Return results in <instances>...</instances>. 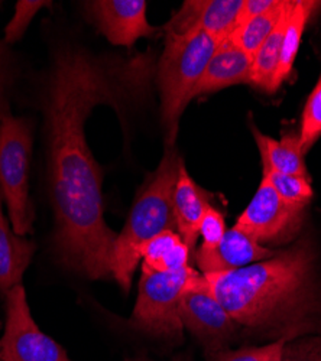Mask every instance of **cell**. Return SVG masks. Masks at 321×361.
Returning a JSON list of instances; mask_svg holds the SVG:
<instances>
[{
  "instance_id": "6da1fadb",
  "label": "cell",
  "mask_w": 321,
  "mask_h": 361,
  "mask_svg": "<svg viewBox=\"0 0 321 361\" xmlns=\"http://www.w3.org/2000/svg\"><path fill=\"white\" fill-rule=\"evenodd\" d=\"M155 54H95L63 44L40 87L47 140V176L55 214L54 252L61 264L89 279L111 275L118 233L104 220L103 172L87 145L85 122L100 104L110 106L123 130L128 116L151 99Z\"/></svg>"
},
{
  "instance_id": "7a4b0ae2",
  "label": "cell",
  "mask_w": 321,
  "mask_h": 361,
  "mask_svg": "<svg viewBox=\"0 0 321 361\" xmlns=\"http://www.w3.org/2000/svg\"><path fill=\"white\" fill-rule=\"evenodd\" d=\"M202 278L230 317L255 333L291 341L321 331V285L310 237L271 259Z\"/></svg>"
},
{
  "instance_id": "3957f363",
  "label": "cell",
  "mask_w": 321,
  "mask_h": 361,
  "mask_svg": "<svg viewBox=\"0 0 321 361\" xmlns=\"http://www.w3.org/2000/svg\"><path fill=\"white\" fill-rule=\"evenodd\" d=\"M184 159L175 147H165L158 168L138 191L129 217L113 246L111 276L129 293L142 250L164 231H177L172 195Z\"/></svg>"
},
{
  "instance_id": "277c9868",
  "label": "cell",
  "mask_w": 321,
  "mask_h": 361,
  "mask_svg": "<svg viewBox=\"0 0 321 361\" xmlns=\"http://www.w3.org/2000/svg\"><path fill=\"white\" fill-rule=\"evenodd\" d=\"M165 34L164 51L157 64V85L161 96V125L165 147H175L180 120L206 71L219 44L200 29Z\"/></svg>"
},
{
  "instance_id": "5b68a950",
  "label": "cell",
  "mask_w": 321,
  "mask_h": 361,
  "mask_svg": "<svg viewBox=\"0 0 321 361\" xmlns=\"http://www.w3.org/2000/svg\"><path fill=\"white\" fill-rule=\"evenodd\" d=\"M201 276L187 266L177 272H151L142 269L139 292L129 324L150 336L171 343L183 340L180 302L183 295Z\"/></svg>"
},
{
  "instance_id": "8992f818",
  "label": "cell",
  "mask_w": 321,
  "mask_h": 361,
  "mask_svg": "<svg viewBox=\"0 0 321 361\" xmlns=\"http://www.w3.org/2000/svg\"><path fill=\"white\" fill-rule=\"evenodd\" d=\"M32 125L9 116L0 126V197L8 208L12 228L19 235L32 230L34 204L29 197V168L32 157Z\"/></svg>"
},
{
  "instance_id": "52a82bcc",
  "label": "cell",
  "mask_w": 321,
  "mask_h": 361,
  "mask_svg": "<svg viewBox=\"0 0 321 361\" xmlns=\"http://www.w3.org/2000/svg\"><path fill=\"white\" fill-rule=\"evenodd\" d=\"M5 312V333L0 338V354L5 361H71L66 350L34 321L23 285L6 293Z\"/></svg>"
},
{
  "instance_id": "ba28073f",
  "label": "cell",
  "mask_w": 321,
  "mask_h": 361,
  "mask_svg": "<svg viewBox=\"0 0 321 361\" xmlns=\"http://www.w3.org/2000/svg\"><path fill=\"white\" fill-rule=\"evenodd\" d=\"M304 212V208L286 204L268 180L262 178L256 194L238 219L235 227L259 245L288 243L298 234Z\"/></svg>"
},
{
  "instance_id": "9c48e42d",
  "label": "cell",
  "mask_w": 321,
  "mask_h": 361,
  "mask_svg": "<svg viewBox=\"0 0 321 361\" xmlns=\"http://www.w3.org/2000/svg\"><path fill=\"white\" fill-rule=\"evenodd\" d=\"M180 318L183 326L187 328L209 353L226 350L227 343L241 326L209 292L202 274L183 295Z\"/></svg>"
},
{
  "instance_id": "30bf717a",
  "label": "cell",
  "mask_w": 321,
  "mask_h": 361,
  "mask_svg": "<svg viewBox=\"0 0 321 361\" xmlns=\"http://www.w3.org/2000/svg\"><path fill=\"white\" fill-rule=\"evenodd\" d=\"M83 5L87 18L111 45L132 49L138 39L162 32L150 23L145 0H92Z\"/></svg>"
},
{
  "instance_id": "8fae6325",
  "label": "cell",
  "mask_w": 321,
  "mask_h": 361,
  "mask_svg": "<svg viewBox=\"0 0 321 361\" xmlns=\"http://www.w3.org/2000/svg\"><path fill=\"white\" fill-rule=\"evenodd\" d=\"M242 6L243 0H187L162 29L175 32L200 29L222 44L236 29Z\"/></svg>"
},
{
  "instance_id": "7c38bea8",
  "label": "cell",
  "mask_w": 321,
  "mask_h": 361,
  "mask_svg": "<svg viewBox=\"0 0 321 361\" xmlns=\"http://www.w3.org/2000/svg\"><path fill=\"white\" fill-rule=\"evenodd\" d=\"M277 252L278 250L259 245L248 234L233 226V228L226 231L216 249L210 252L197 249L193 256L201 274H219L271 259Z\"/></svg>"
},
{
  "instance_id": "4fadbf2b",
  "label": "cell",
  "mask_w": 321,
  "mask_h": 361,
  "mask_svg": "<svg viewBox=\"0 0 321 361\" xmlns=\"http://www.w3.org/2000/svg\"><path fill=\"white\" fill-rule=\"evenodd\" d=\"M252 56L230 39L219 44L210 63L198 81L193 99L220 92L223 88L250 84Z\"/></svg>"
},
{
  "instance_id": "5bb4252c",
  "label": "cell",
  "mask_w": 321,
  "mask_h": 361,
  "mask_svg": "<svg viewBox=\"0 0 321 361\" xmlns=\"http://www.w3.org/2000/svg\"><path fill=\"white\" fill-rule=\"evenodd\" d=\"M212 200L213 195L195 183L183 164L175 184L172 205L177 231L193 253L200 237L201 221L212 207Z\"/></svg>"
},
{
  "instance_id": "9a60e30c",
  "label": "cell",
  "mask_w": 321,
  "mask_h": 361,
  "mask_svg": "<svg viewBox=\"0 0 321 361\" xmlns=\"http://www.w3.org/2000/svg\"><path fill=\"white\" fill-rule=\"evenodd\" d=\"M4 200L0 197V296L18 285L35 253V245L13 231L4 212Z\"/></svg>"
},
{
  "instance_id": "2e32d148",
  "label": "cell",
  "mask_w": 321,
  "mask_h": 361,
  "mask_svg": "<svg viewBox=\"0 0 321 361\" xmlns=\"http://www.w3.org/2000/svg\"><path fill=\"white\" fill-rule=\"evenodd\" d=\"M250 130L258 145L264 169L311 179L304 161L305 155L301 149L300 133L297 130H284L279 140L264 135L252 122Z\"/></svg>"
},
{
  "instance_id": "e0dca14e",
  "label": "cell",
  "mask_w": 321,
  "mask_h": 361,
  "mask_svg": "<svg viewBox=\"0 0 321 361\" xmlns=\"http://www.w3.org/2000/svg\"><path fill=\"white\" fill-rule=\"evenodd\" d=\"M320 8L321 2H315V0H291L284 31L281 58L272 84V93L277 92L293 71L305 27Z\"/></svg>"
},
{
  "instance_id": "ac0fdd59",
  "label": "cell",
  "mask_w": 321,
  "mask_h": 361,
  "mask_svg": "<svg viewBox=\"0 0 321 361\" xmlns=\"http://www.w3.org/2000/svg\"><path fill=\"white\" fill-rule=\"evenodd\" d=\"M190 247L178 231H164L143 247L142 269L151 272H177L188 266Z\"/></svg>"
},
{
  "instance_id": "d6986e66",
  "label": "cell",
  "mask_w": 321,
  "mask_h": 361,
  "mask_svg": "<svg viewBox=\"0 0 321 361\" xmlns=\"http://www.w3.org/2000/svg\"><path fill=\"white\" fill-rule=\"evenodd\" d=\"M289 5H291V0H288L285 12L282 13L281 19L278 20L271 35L265 39L264 44L260 45V48L252 58L250 84L249 85L259 88V90H262V92L272 93V84L275 80V74H277L279 58H281L284 31H285V25H286Z\"/></svg>"
},
{
  "instance_id": "ffe728a7",
  "label": "cell",
  "mask_w": 321,
  "mask_h": 361,
  "mask_svg": "<svg viewBox=\"0 0 321 361\" xmlns=\"http://www.w3.org/2000/svg\"><path fill=\"white\" fill-rule=\"evenodd\" d=\"M286 5L288 0H279V4L269 12L238 25L227 39H230L233 44L238 45L253 58L260 45L265 42V39L274 31V27L285 12Z\"/></svg>"
},
{
  "instance_id": "44dd1931",
  "label": "cell",
  "mask_w": 321,
  "mask_h": 361,
  "mask_svg": "<svg viewBox=\"0 0 321 361\" xmlns=\"http://www.w3.org/2000/svg\"><path fill=\"white\" fill-rule=\"evenodd\" d=\"M264 179H267L275 192L289 205L304 208L311 202L314 191L311 187V179L281 173L271 169H264Z\"/></svg>"
},
{
  "instance_id": "7402d4cb",
  "label": "cell",
  "mask_w": 321,
  "mask_h": 361,
  "mask_svg": "<svg viewBox=\"0 0 321 361\" xmlns=\"http://www.w3.org/2000/svg\"><path fill=\"white\" fill-rule=\"evenodd\" d=\"M298 133L303 154L307 155L314 143L321 137V75L304 106Z\"/></svg>"
},
{
  "instance_id": "603a6c76",
  "label": "cell",
  "mask_w": 321,
  "mask_h": 361,
  "mask_svg": "<svg viewBox=\"0 0 321 361\" xmlns=\"http://www.w3.org/2000/svg\"><path fill=\"white\" fill-rule=\"evenodd\" d=\"M288 341V338H279L262 347L213 351L207 354V361H279Z\"/></svg>"
},
{
  "instance_id": "cb8c5ba5",
  "label": "cell",
  "mask_w": 321,
  "mask_h": 361,
  "mask_svg": "<svg viewBox=\"0 0 321 361\" xmlns=\"http://www.w3.org/2000/svg\"><path fill=\"white\" fill-rule=\"evenodd\" d=\"M51 5V2H45V0H19L15 6L13 18L5 27V37L2 41L8 47L20 41L29 25L35 19L37 13L44 8H49Z\"/></svg>"
},
{
  "instance_id": "d4e9b609",
  "label": "cell",
  "mask_w": 321,
  "mask_h": 361,
  "mask_svg": "<svg viewBox=\"0 0 321 361\" xmlns=\"http://www.w3.org/2000/svg\"><path fill=\"white\" fill-rule=\"evenodd\" d=\"M13 58L11 48L4 42L0 45V126L12 116L9 90L13 81Z\"/></svg>"
},
{
  "instance_id": "484cf974",
  "label": "cell",
  "mask_w": 321,
  "mask_h": 361,
  "mask_svg": "<svg viewBox=\"0 0 321 361\" xmlns=\"http://www.w3.org/2000/svg\"><path fill=\"white\" fill-rule=\"evenodd\" d=\"M226 221L223 214L213 205L207 209L206 216H204L201 226H200V235L202 237V243L200 245L198 250L210 252L216 249L226 234Z\"/></svg>"
},
{
  "instance_id": "4316f807",
  "label": "cell",
  "mask_w": 321,
  "mask_h": 361,
  "mask_svg": "<svg viewBox=\"0 0 321 361\" xmlns=\"http://www.w3.org/2000/svg\"><path fill=\"white\" fill-rule=\"evenodd\" d=\"M279 361H321V337H300L288 341Z\"/></svg>"
},
{
  "instance_id": "83f0119b",
  "label": "cell",
  "mask_w": 321,
  "mask_h": 361,
  "mask_svg": "<svg viewBox=\"0 0 321 361\" xmlns=\"http://www.w3.org/2000/svg\"><path fill=\"white\" fill-rule=\"evenodd\" d=\"M279 4V0H243V6L239 15L238 25L264 15L274 9Z\"/></svg>"
},
{
  "instance_id": "f1b7e54d",
  "label": "cell",
  "mask_w": 321,
  "mask_h": 361,
  "mask_svg": "<svg viewBox=\"0 0 321 361\" xmlns=\"http://www.w3.org/2000/svg\"><path fill=\"white\" fill-rule=\"evenodd\" d=\"M0 361H5V360L2 358V354H0Z\"/></svg>"
},
{
  "instance_id": "f546056e",
  "label": "cell",
  "mask_w": 321,
  "mask_h": 361,
  "mask_svg": "<svg viewBox=\"0 0 321 361\" xmlns=\"http://www.w3.org/2000/svg\"><path fill=\"white\" fill-rule=\"evenodd\" d=\"M2 44H4V41H2V39H0V45H2Z\"/></svg>"
}]
</instances>
